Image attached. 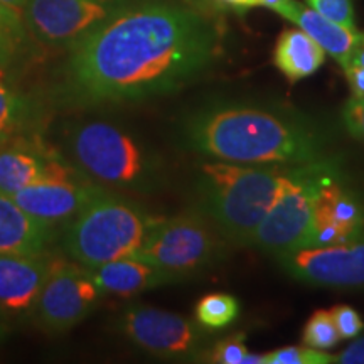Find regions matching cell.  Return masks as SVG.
<instances>
[{
  "instance_id": "cell-29",
  "label": "cell",
  "mask_w": 364,
  "mask_h": 364,
  "mask_svg": "<svg viewBox=\"0 0 364 364\" xmlns=\"http://www.w3.org/2000/svg\"><path fill=\"white\" fill-rule=\"evenodd\" d=\"M204 6L216 12L243 14L250 9L260 7V0H203Z\"/></svg>"
},
{
  "instance_id": "cell-28",
  "label": "cell",
  "mask_w": 364,
  "mask_h": 364,
  "mask_svg": "<svg viewBox=\"0 0 364 364\" xmlns=\"http://www.w3.org/2000/svg\"><path fill=\"white\" fill-rule=\"evenodd\" d=\"M343 124L349 135L364 142V98H349L343 108Z\"/></svg>"
},
{
  "instance_id": "cell-32",
  "label": "cell",
  "mask_w": 364,
  "mask_h": 364,
  "mask_svg": "<svg viewBox=\"0 0 364 364\" xmlns=\"http://www.w3.org/2000/svg\"><path fill=\"white\" fill-rule=\"evenodd\" d=\"M0 2H2L7 9H11V11L22 16V14H24V7H26L27 0H0Z\"/></svg>"
},
{
  "instance_id": "cell-25",
  "label": "cell",
  "mask_w": 364,
  "mask_h": 364,
  "mask_svg": "<svg viewBox=\"0 0 364 364\" xmlns=\"http://www.w3.org/2000/svg\"><path fill=\"white\" fill-rule=\"evenodd\" d=\"M307 6L329 17L331 21L339 22L349 29H356L353 0H307Z\"/></svg>"
},
{
  "instance_id": "cell-34",
  "label": "cell",
  "mask_w": 364,
  "mask_h": 364,
  "mask_svg": "<svg viewBox=\"0 0 364 364\" xmlns=\"http://www.w3.org/2000/svg\"><path fill=\"white\" fill-rule=\"evenodd\" d=\"M11 58H12V54L7 53L6 49H4V46L0 44V80L4 78V70H6L9 59H11Z\"/></svg>"
},
{
  "instance_id": "cell-15",
  "label": "cell",
  "mask_w": 364,
  "mask_h": 364,
  "mask_svg": "<svg viewBox=\"0 0 364 364\" xmlns=\"http://www.w3.org/2000/svg\"><path fill=\"white\" fill-rule=\"evenodd\" d=\"M275 12L311 36L326 54L343 68V71L348 70L361 36L358 29H349L339 22L331 21L299 0H285Z\"/></svg>"
},
{
  "instance_id": "cell-33",
  "label": "cell",
  "mask_w": 364,
  "mask_h": 364,
  "mask_svg": "<svg viewBox=\"0 0 364 364\" xmlns=\"http://www.w3.org/2000/svg\"><path fill=\"white\" fill-rule=\"evenodd\" d=\"M359 38H361V36H359ZM351 65H358V66L364 68V41H361V39H359L356 51H354V54H353ZM351 65H349V66H351Z\"/></svg>"
},
{
  "instance_id": "cell-10",
  "label": "cell",
  "mask_w": 364,
  "mask_h": 364,
  "mask_svg": "<svg viewBox=\"0 0 364 364\" xmlns=\"http://www.w3.org/2000/svg\"><path fill=\"white\" fill-rule=\"evenodd\" d=\"M102 193L103 189L91 181L81 182L71 169L56 159H49L43 179L27 186L12 198L36 220L53 226L71 221L91 199Z\"/></svg>"
},
{
  "instance_id": "cell-13",
  "label": "cell",
  "mask_w": 364,
  "mask_h": 364,
  "mask_svg": "<svg viewBox=\"0 0 364 364\" xmlns=\"http://www.w3.org/2000/svg\"><path fill=\"white\" fill-rule=\"evenodd\" d=\"M364 236V206L338 177L334 169L318 191L309 247L351 243Z\"/></svg>"
},
{
  "instance_id": "cell-30",
  "label": "cell",
  "mask_w": 364,
  "mask_h": 364,
  "mask_svg": "<svg viewBox=\"0 0 364 364\" xmlns=\"http://www.w3.org/2000/svg\"><path fill=\"white\" fill-rule=\"evenodd\" d=\"M334 363L339 364H364V334L358 336L348 348L343 349L338 356H334Z\"/></svg>"
},
{
  "instance_id": "cell-23",
  "label": "cell",
  "mask_w": 364,
  "mask_h": 364,
  "mask_svg": "<svg viewBox=\"0 0 364 364\" xmlns=\"http://www.w3.org/2000/svg\"><path fill=\"white\" fill-rule=\"evenodd\" d=\"M334 356L309 346H287L263 354V364H329Z\"/></svg>"
},
{
  "instance_id": "cell-21",
  "label": "cell",
  "mask_w": 364,
  "mask_h": 364,
  "mask_svg": "<svg viewBox=\"0 0 364 364\" xmlns=\"http://www.w3.org/2000/svg\"><path fill=\"white\" fill-rule=\"evenodd\" d=\"M26 100L0 80V145L7 144L26 122Z\"/></svg>"
},
{
  "instance_id": "cell-5",
  "label": "cell",
  "mask_w": 364,
  "mask_h": 364,
  "mask_svg": "<svg viewBox=\"0 0 364 364\" xmlns=\"http://www.w3.org/2000/svg\"><path fill=\"white\" fill-rule=\"evenodd\" d=\"M73 161L88 179L122 189L152 191L161 184V166L130 134L108 122H86L73 130Z\"/></svg>"
},
{
  "instance_id": "cell-24",
  "label": "cell",
  "mask_w": 364,
  "mask_h": 364,
  "mask_svg": "<svg viewBox=\"0 0 364 364\" xmlns=\"http://www.w3.org/2000/svg\"><path fill=\"white\" fill-rule=\"evenodd\" d=\"M211 363L218 364H263V354L248 351L243 336H233L218 343L211 351Z\"/></svg>"
},
{
  "instance_id": "cell-11",
  "label": "cell",
  "mask_w": 364,
  "mask_h": 364,
  "mask_svg": "<svg viewBox=\"0 0 364 364\" xmlns=\"http://www.w3.org/2000/svg\"><path fill=\"white\" fill-rule=\"evenodd\" d=\"M102 290L88 270L54 263L34 306L39 326L48 332H66L91 312Z\"/></svg>"
},
{
  "instance_id": "cell-12",
  "label": "cell",
  "mask_w": 364,
  "mask_h": 364,
  "mask_svg": "<svg viewBox=\"0 0 364 364\" xmlns=\"http://www.w3.org/2000/svg\"><path fill=\"white\" fill-rule=\"evenodd\" d=\"M122 327L136 348L154 356L191 359L201 351V331L179 314L156 307H130Z\"/></svg>"
},
{
  "instance_id": "cell-14",
  "label": "cell",
  "mask_w": 364,
  "mask_h": 364,
  "mask_svg": "<svg viewBox=\"0 0 364 364\" xmlns=\"http://www.w3.org/2000/svg\"><path fill=\"white\" fill-rule=\"evenodd\" d=\"M54 262L39 255L0 253V316L34 311Z\"/></svg>"
},
{
  "instance_id": "cell-1",
  "label": "cell",
  "mask_w": 364,
  "mask_h": 364,
  "mask_svg": "<svg viewBox=\"0 0 364 364\" xmlns=\"http://www.w3.org/2000/svg\"><path fill=\"white\" fill-rule=\"evenodd\" d=\"M220 51L209 17L176 0H127L71 48L61 102L107 107L174 93L203 75Z\"/></svg>"
},
{
  "instance_id": "cell-19",
  "label": "cell",
  "mask_w": 364,
  "mask_h": 364,
  "mask_svg": "<svg viewBox=\"0 0 364 364\" xmlns=\"http://www.w3.org/2000/svg\"><path fill=\"white\" fill-rule=\"evenodd\" d=\"M49 157L24 145H0V191L14 196L43 179Z\"/></svg>"
},
{
  "instance_id": "cell-27",
  "label": "cell",
  "mask_w": 364,
  "mask_h": 364,
  "mask_svg": "<svg viewBox=\"0 0 364 364\" xmlns=\"http://www.w3.org/2000/svg\"><path fill=\"white\" fill-rule=\"evenodd\" d=\"M332 321L338 329L341 339H354L364 331L361 316L349 306H338L331 311Z\"/></svg>"
},
{
  "instance_id": "cell-16",
  "label": "cell",
  "mask_w": 364,
  "mask_h": 364,
  "mask_svg": "<svg viewBox=\"0 0 364 364\" xmlns=\"http://www.w3.org/2000/svg\"><path fill=\"white\" fill-rule=\"evenodd\" d=\"M86 270L102 292L120 295V297H130L144 290L156 289L177 280L171 273L159 270L135 257L118 258Z\"/></svg>"
},
{
  "instance_id": "cell-20",
  "label": "cell",
  "mask_w": 364,
  "mask_h": 364,
  "mask_svg": "<svg viewBox=\"0 0 364 364\" xmlns=\"http://www.w3.org/2000/svg\"><path fill=\"white\" fill-rule=\"evenodd\" d=\"M240 314V304L233 295L208 294L196 306V321L203 329L220 331L235 322Z\"/></svg>"
},
{
  "instance_id": "cell-9",
  "label": "cell",
  "mask_w": 364,
  "mask_h": 364,
  "mask_svg": "<svg viewBox=\"0 0 364 364\" xmlns=\"http://www.w3.org/2000/svg\"><path fill=\"white\" fill-rule=\"evenodd\" d=\"M287 275L307 285L326 289H364V240L309 247L277 255Z\"/></svg>"
},
{
  "instance_id": "cell-22",
  "label": "cell",
  "mask_w": 364,
  "mask_h": 364,
  "mask_svg": "<svg viewBox=\"0 0 364 364\" xmlns=\"http://www.w3.org/2000/svg\"><path fill=\"white\" fill-rule=\"evenodd\" d=\"M302 341L309 348L321 349V351L338 346L341 336L332 321L331 311H317L312 314L304 327Z\"/></svg>"
},
{
  "instance_id": "cell-18",
  "label": "cell",
  "mask_w": 364,
  "mask_h": 364,
  "mask_svg": "<svg viewBox=\"0 0 364 364\" xmlns=\"http://www.w3.org/2000/svg\"><path fill=\"white\" fill-rule=\"evenodd\" d=\"M326 51L302 29H287L275 44L273 61L287 80L309 78L326 63Z\"/></svg>"
},
{
  "instance_id": "cell-3",
  "label": "cell",
  "mask_w": 364,
  "mask_h": 364,
  "mask_svg": "<svg viewBox=\"0 0 364 364\" xmlns=\"http://www.w3.org/2000/svg\"><path fill=\"white\" fill-rule=\"evenodd\" d=\"M287 171L289 167L282 166L203 164L196 186L199 211L226 241L252 247L255 231L270 211Z\"/></svg>"
},
{
  "instance_id": "cell-31",
  "label": "cell",
  "mask_w": 364,
  "mask_h": 364,
  "mask_svg": "<svg viewBox=\"0 0 364 364\" xmlns=\"http://www.w3.org/2000/svg\"><path fill=\"white\" fill-rule=\"evenodd\" d=\"M344 75L353 90V97L364 98V68L358 65H351L344 71Z\"/></svg>"
},
{
  "instance_id": "cell-2",
  "label": "cell",
  "mask_w": 364,
  "mask_h": 364,
  "mask_svg": "<svg viewBox=\"0 0 364 364\" xmlns=\"http://www.w3.org/2000/svg\"><path fill=\"white\" fill-rule=\"evenodd\" d=\"M191 150L245 166H302L327 159L324 132L297 113L250 103H216L184 124Z\"/></svg>"
},
{
  "instance_id": "cell-26",
  "label": "cell",
  "mask_w": 364,
  "mask_h": 364,
  "mask_svg": "<svg viewBox=\"0 0 364 364\" xmlns=\"http://www.w3.org/2000/svg\"><path fill=\"white\" fill-rule=\"evenodd\" d=\"M24 34V19L19 14L7 9L0 2V44L7 53H14L17 41Z\"/></svg>"
},
{
  "instance_id": "cell-8",
  "label": "cell",
  "mask_w": 364,
  "mask_h": 364,
  "mask_svg": "<svg viewBox=\"0 0 364 364\" xmlns=\"http://www.w3.org/2000/svg\"><path fill=\"white\" fill-rule=\"evenodd\" d=\"M127 0H27L22 19L39 43L73 48L107 22Z\"/></svg>"
},
{
  "instance_id": "cell-17",
  "label": "cell",
  "mask_w": 364,
  "mask_h": 364,
  "mask_svg": "<svg viewBox=\"0 0 364 364\" xmlns=\"http://www.w3.org/2000/svg\"><path fill=\"white\" fill-rule=\"evenodd\" d=\"M51 238V226L26 213L0 191V253L39 255Z\"/></svg>"
},
{
  "instance_id": "cell-6",
  "label": "cell",
  "mask_w": 364,
  "mask_h": 364,
  "mask_svg": "<svg viewBox=\"0 0 364 364\" xmlns=\"http://www.w3.org/2000/svg\"><path fill=\"white\" fill-rule=\"evenodd\" d=\"M334 169L338 167L329 157L289 167L270 211L255 231L252 247L272 257L306 248L311 238L318 191Z\"/></svg>"
},
{
  "instance_id": "cell-36",
  "label": "cell",
  "mask_w": 364,
  "mask_h": 364,
  "mask_svg": "<svg viewBox=\"0 0 364 364\" xmlns=\"http://www.w3.org/2000/svg\"><path fill=\"white\" fill-rule=\"evenodd\" d=\"M361 41H364V33H361V38H359Z\"/></svg>"
},
{
  "instance_id": "cell-4",
  "label": "cell",
  "mask_w": 364,
  "mask_h": 364,
  "mask_svg": "<svg viewBox=\"0 0 364 364\" xmlns=\"http://www.w3.org/2000/svg\"><path fill=\"white\" fill-rule=\"evenodd\" d=\"M152 218L140 208L103 191L70 221L65 248L86 268L134 257L144 245Z\"/></svg>"
},
{
  "instance_id": "cell-35",
  "label": "cell",
  "mask_w": 364,
  "mask_h": 364,
  "mask_svg": "<svg viewBox=\"0 0 364 364\" xmlns=\"http://www.w3.org/2000/svg\"><path fill=\"white\" fill-rule=\"evenodd\" d=\"M2 338H4V327L0 326V341H2Z\"/></svg>"
},
{
  "instance_id": "cell-7",
  "label": "cell",
  "mask_w": 364,
  "mask_h": 364,
  "mask_svg": "<svg viewBox=\"0 0 364 364\" xmlns=\"http://www.w3.org/2000/svg\"><path fill=\"white\" fill-rule=\"evenodd\" d=\"M221 238L201 211L182 213L169 220H152L134 257L179 280L215 263L223 252Z\"/></svg>"
}]
</instances>
